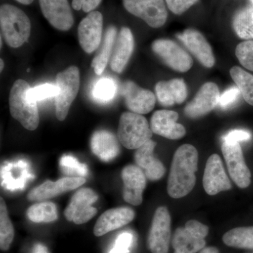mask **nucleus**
<instances>
[{"instance_id": "1", "label": "nucleus", "mask_w": 253, "mask_h": 253, "mask_svg": "<svg viewBox=\"0 0 253 253\" xmlns=\"http://www.w3.org/2000/svg\"><path fill=\"white\" fill-rule=\"evenodd\" d=\"M198 161L199 153L192 145H182L176 150L168 181V193L172 199L184 197L194 189Z\"/></svg>"}, {"instance_id": "2", "label": "nucleus", "mask_w": 253, "mask_h": 253, "mask_svg": "<svg viewBox=\"0 0 253 253\" xmlns=\"http://www.w3.org/2000/svg\"><path fill=\"white\" fill-rule=\"evenodd\" d=\"M29 84L23 80L14 83L9 94V109L12 117L28 130H35L40 123L36 101L30 99Z\"/></svg>"}, {"instance_id": "3", "label": "nucleus", "mask_w": 253, "mask_h": 253, "mask_svg": "<svg viewBox=\"0 0 253 253\" xmlns=\"http://www.w3.org/2000/svg\"><path fill=\"white\" fill-rule=\"evenodd\" d=\"M0 25L1 36L11 47L22 46L31 35V23L29 18L22 10L13 5H1Z\"/></svg>"}, {"instance_id": "4", "label": "nucleus", "mask_w": 253, "mask_h": 253, "mask_svg": "<svg viewBox=\"0 0 253 253\" xmlns=\"http://www.w3.org/2000/svg\"><path fill=\"white\" fill-rule=\"evenodd\" d=\"M153 133L147 120L140 114L126 112L120 118L118 138L126 149H139L151 139Z\"/></svg>"}, {"instance_id": "5", "label": "nucleus", "mask_w": 253, "mask_h": 253, "mask_svg": "<svg viewBox=\"0 0 253 253\" xmlns=\"http://www.w3.org/2000/svg\"><path fill=\"white\" fill-rule=\"evenodd\" d=\"M80 83V71L76 66H70L56 76V84L59 93L55 96V104L59 121H64L67 117L70 107L79 91Z\"/></svg>"}, {"instance_id": "6", "label": "nucleus", "mask_w": 253, "mask_h": 253, "mask_svg": "<svg viewBox=\"0 0 253 253\" xmlns=\"http://www.w3.org/2000/svg\"><path fill=\"white\" fill-rule=\"evenodd\" d=\"M209 229L207 226L196 220H189L184 227L176 229L173 236L172 245L174 253H196L204 249L205 238Z\"/></svg>"}, {"instance_id": "7", "label": "nucleus", "mask_w": 253, "mask_h": 253, "mask_svg": "<svg viewBox=\"0 0 253 253\" xmlns=\"http://www.w3.org/2000/svg\"><path fill=\"white\" fill-rule=\"evenodd\" d=\"M128 12L140 18L151 28L162 27L168 18L164 0H123Z\"/></svg>"}, {"instance_id": "8", "label": "nucleus", "mask_w": 253, "mask_h": 253, "mask_svg": "<svg viewBox=\"0 0 253 253\" xmlns=\"http://www.w3.org/2000/svg\"><path fill=\"white\" fill-rule=\"evenodd\" d=\"M171 217L168 208L155 212L148 236V247L152 253H168L171 237Z\"/></svg>"}, {"instance_id": "9", "label": "nucleus", "mask_w": 253, "mask_h": 253, "mask_svg": "<svg viewBox=\"0 0 253 253\" xmlns=\"http://www.w3.org/2000/svg\"><path fill=\"white\" fill-rule=\"evenodd\" d=\"M97 199V194L89 188L78 190L65 210V217L67 220L73 221L76 224L87 222L97 213L96 208L91 206Z\"/></svg>"}, {"instance_id": "10", "label": "nucleus", "mask_w": 253, "mask_h": 253, "mask_svg": "<svg viewBox=\"0 0 253 253\" xmlns=\"http://www.w3.org/2000/svg\"><path fill=\"white\" fill-rule=\"evenodd\" d=\"M221 151L232 180L241 189L247 188L251 184V173L239 143L223 141Z\"/></svg>"}, {"instance_id": "11", "label": "nucleus", "mask_w": 253, "mask_h": 253, "mask_svg": "<svg viewBox=\"0 0 253 253\" xmlns=\"http://www.w3.org/2000/svg\"><path fill=\"white\" fill-rule=\"evenodd\" d=\"M152 49L163 62L174 71L185 73L192 67V58L174 42L158 40L153 42Z\"/></svg>"}, {"instance_id": "12", "label": "nucleus", "mask_w": 253, "mask_h": 253, "mask_svg": "<svg viewBox=\"0 0 253 253\" xmlns=\"http://www.w3.org/2000/svg\"><path fill=\"white\" fill-rule=\"evenodd\" d=\"M103 32V16L99 11H91L78 26L80 44L85 52L91 54L97 49Z\"/></svg>"}, {"instance_id": "13", "label": "nucleus", "mask_w": 253, "mask_h": 253, "mask_svg": "<svg viewBox=\"0 0 253 253\" xmlns=\"http://www.w3.org/2000/svg\"><path fill=\"white\" fill-rule=\"evenodd\" d=\"M31 166L26 160L4 163L1 168V184L10 191L23 190L30 179H33Z\"/></svg>"}, {"instance_id": "14", "label": "nucleus", "mask_w": 253, "mask_h": 253, "mask_svg": "<svg viewBox=\"0 0 253 253\" xmlns=\"http://www.w3.org/2000/svg\"><path fill=\"white\" fill-rule=\"evenodd\" d=\"M42 13L48 22L61 31L72 28L74 18L68 0H39Z\"/></svg>"}, {"instance_id": "15", "label": "nucleus", "mask_w": 253, "mask_h": 253, "mask_svg": "<svg viewBox=\"0 0 253 253\" xmlns=\"http://www.w3.org/2000/svg\"><path fill=\"white\" fill-rule=\"evenodd\" d=\"M121 176L123 181V199L128 204L139 206L143 201V192L146 184V176L137 166L129 165L123 168Z\"/></svg>"}, {"instance_id": "16", "label": "nucleus", "mask_w": 253, "mask_h": 253, "mask_svg": "<svg viewBox=\"0 0 253 253\" xmlns=\"http://www.w3.org/2000/svg\"><path fill=\"white\" fill-rule=\"evenodd\" d=\"M219 88L214 83H207L201 86L194 99L184 109L186 116L196 118L204 116L217 107L219 102Z\"/></svg>"}, {"instance_id": "17", "label": "nucleus", "mask_w": 253, "mask_h": 253, "mask_svg": "<svg viewBox=\"0 0 253 253\" xmlns=\"http://www.w3.org/2000/svg\"><path fill=\"white\" fill-rule=\"evenodd\" d=\"M122 94L127 109L137 114L151 112L156 104L154 93L143 89L132 81H126L123 84Z\"/></svg>"}, {"instance_id": "18", "label": "nucleus", "mask_w": 253, "mask_h": 253, "mask_svg": "<svg viewBox=\"0 0 253 253\" xmlns=\"http://www.w3.org/2000/svg\"><path fill=\"white\" fill-rule=\"evenodd\" d=\"M203 182L205 191L210 196H214L221 191L231 189V181L217 154H212L208 158Z\"/></svg>"}, {"instance_id": "19", "label": "nucleus", "mask_w": 253, "mask_h": 253, "mask_svg": "<svg viewBox=\"0 0 253 253\" xmlns=\"http://www.w3.org/2000/svg\"><path fill=\"white\" fill-rule=\"evenodd\" d=\"M179 115L175 111L161 110L151 117V130L155 134L171 140L179 139L186 134L185 127L176 123Z\"/></svg>"}, {"instance_id": "20", "label": "nucleus", "mask_w": 253, "mask_h": 253, "mask_svg": "<svg viewBox=\"0 0 253 253\" xmlns=\"http://www.w3.org/2000/svg\"><path fill=\"white\" fill-rule=\"evenodd\" d=\"M184 46L206 68H212L215 63L212 48L204 36L196 30L189 28L176 36Z\"/></svg>"}, {"instance_id": "21", "label": "nucleus", "mask_w": 253, "mask_h": 253, "mask_svg": "<svg viewBox=\"0 0 253 253\" xmlns=\"http://www.w3.org/2000/svg\"><path fill=\"white\" fill-rule=\"evenodd\" d=\"M86 182L84 177H63L56 181H46L41 186L32 189L27 198L31 201H41L77 189Z\"/></svg>"}, {"instance_id": "22", "label": "nucleus", "mask_w": 253, "mask_h": 253, "mask_svg": "<svg viewBox=\"0 0 253 253\" xmlns=\"http://www.w3.org/2000/svg\"><path fill=\"white\" fill-rule=\"evenodd\" d=\"M156 145L154 141L150 139L136 149L134 154L136 166L142 169L146 178L151 181L159 180L166 173V168L162 162L154 156Z\"/></svg>"}, {"instance_id": "23", "label": "nucleus", "mask_w": 253, "mask_h": 253, "mask_svg": "<svg viewBox=\"0 0 253 253\" xmlns=\"http://www.w3.org/2000/svg\"><path fill=\"white\" fill-rule=\"evenodd\" d=\"M134 211L128 207L113 208L103 213L95 224L94 234L96 236H104L110 231L116 230L129 224L134 218Z\"/></svg>"}, {"instance_id": "24", "label": "nucleus", "mask_w": 253, "mask_h": 253, "mask_svg": "<svg viewBox=\"0 0 253 253\" xmlns=\"http://www.w3.org/2000/svg\"><path fill=\"white\" fill-rule=\"evenodd\" d=\"M134 41L130 29L124 27L120 31L111 57V69L121 73L126 68L134 51Z\"/></svg>"}, {"instance_id": "25", "label": "nucleus", "mask_w": 253, "mask_h": 253, "mask_svg": "<svg viewBox=\"0 0 253 253\" xmlns=\"http://www.w3.org/2000/svg\"><path fill=\"white\" fill-rule=\"evenodd\" d=\"M119 139L108 130L95 131L91 136V149L93 154L104 162H110L120 154Z\"/></svg>"}, {"instance_id": "26", "label": "nucleus", "mask_w": 253, "mask_h": 253, "mask_svg": "<svg viewBox=\"0 0 253 253\" xmlns=\"http://www.w3.org/2000/svg\"><path fill=\"white\" fill-rule=\"evenodd\" d=\"M155 90L158 101L163 106L181 104L187 97L185 83L184 80L178 78L159 82L156 84Z\"/></svg>"}, {"instance_id": "27", "label": "nucleus", "mask_w": 253, "mask_h": 253, "mask_svg": "<svg viewBox=\"0 0 253 253\" xmlns=\"http://www.w3.org/2000/svg\"><path fill=\"white\" fill-rule=\"evenodd\" d=\"M116 36L117 29L114 26L108 28L99 54L95 56L91 62V67L94 68V72L98 76L102 74L109 63L116 42Z\"/></svg>"}, {"instance_id": "28", "label": "nucleus", "mask_w": 253, "mask_h": 253, "mask_svg": "<svg viewBox=\"0 0 253 253\" xmlns=\"http://www.w3.org/2000/svg\"><path fill=\"white\" fill-rule=\"evenodd\" d=\"M222 240L230 247L253 250V226L234 228L225 233Z\"/></svg>"}, {"instance_id": "29", "label": "nucleus", "mask_w": 253, "mask_h": 253, "mask_svg": "<svg viewBox=\"0 0 253 253\" xmlns=\"http://www.w3.org/2000/svg\"><path fill=\"white\" fill-rule=\"evenodd\" d=\"M230 75L245 101L253 106V76L242 68L234 66Z\"/></svg>"}, {"instance_id": "30", "label": "nucleus", "mask_w": 253, "mask_h": 253, "mask_svg": "<svg viewBox=\"0 0 253 253\" xmlns=\"http://www.w3.org/2000/svg\"><path fill=\"white\" fill-rule=\"evenodd\" d=\"M26 214L30 220L36 223L51 222L58 218L57 208L51 202L33 205L28 208Z\"/></svg>"}, {"instance_id": "31", "label": "nucleus", "mask_w": 253, "mask_h": 253, "mask_svg": "<svg viewBox=\"0 0 253 253\" xmlns=\"http://www.w3.org/2000/svg\"><path fill=\"white\" fill-rule=\"evenodd\" d=\"M233 26L236 34L241 39L246 41L253 39V18L249 6L242 8L236 13Z\"/></svg>"}, {"instance_id": "32", "label": "nucleus", "mask_w": 253, "mask_h": 253, "mask_svg": "<svg viewBox=\"0 0 253 253\" xmlns=\"http://www.w3.org/2000/svg\"><path fill=\"white\" fill-rule=\"evenodd\" d=\"M117 90V83L115 80L111 78H102L93 86L91 95L95 101L106 104L114 99Z\"/></svg>"}, {"instance_id": "33", "label": "nucleus", "mask_w": 253, "mask_h": 253, "mask_svg": "<svg viewBox=\"0 0 253 253\" xmlns=\"http://www.w3.org/2000/svg\"><path fill=\"white\" fill-rule=\"evenodd\" d=\"M0 201V249L6 251L9 250L14 240V229L2 198Z\"/></svg>"}, {"instance_id": "34", "label": "nucleus", "mask_w": 253, "mask_h": 253, "mask_svg": "<svg viewBox=\"0 0 253 253\" xmlns=\"http://www.w3.org/2000/svg\"><path fill=\"white\" fill-rule=\"evenodd\" d=\"M59 166L61 172L71 177H84L88 174L86 165L80 163L77 158L72 156H62L60 159Z\"/></svg>"}, {"instance_id": "35", "label": "nucleus", "mask_w": 253, "mask_h": 253, "mask_svg": "<svg viewBox=\"0 0 253 253\" xmlns=\"http://www.w3.org/2000/svg\"><path fill=\"white\" fill-rule=\"evenodd\" d=\"M235 53L240 63L246 69L253 71V41L240 43L236 46Z\"/></svg>"}, {"instance_id": "36", "label": "nucleus", "mask_w": 253, "mask_h": 253, "mask_svg": "<svg viewBox=\"0 0 253 253\" xmlns=\"http://www.w3.org/2000/svg\"><path fill=\"white\" fill-rule=\"evenodd\" d=\"M58 93H59V89L56 84L46 83V84L31 88L28 91V96L30 99L38 102L48 98L56 96Z\"/></svg>"}, {"instance_id": "37", "label": "nucleus", "mask_w": 253, "mask_h": 253, "mask_svg": "<svg viewBox=\"0 0 253 253\" xmlns=\"http://www.w3.org/2000/svg\"><path fill=\"white\" fill-rule=\"evenodd\" d=\"M133 236L131 233L123 232L115 241L114 246L109 253H127L132 244Z\"/></svg>"}, {"instance_id": "38", "label": "nucleus", "mask_w": 253, "mask_h": 253, "mask_svg": "<svg viewBox=\"0 0 253 253\" xmlns=\"http://www.w3.org/2000/svg\"><path fill=\"white\" fill-rule=\"evenodd\" d=\"M240 94L241 92L237 86L229 88L220 95L217 106L221 109H227L230 107L237 101Z\"/></svg>"}, {"instance_id": "39", "label": "nucleus", "mask_w": 253, "mask_h": 253, "mask_svg": "<svg viewBox=\"0 0 253 253\" xmlns=\"http://www.w3.org/2000/svg\"><path fill=\"white\" fill-rule=\"evenodd\" d=\"M198 1L199 0H166L168 7L176 15L182 14Z\"/></svg>"}, {"instance_id": "40", "label": "nucleus", "mask_w": 253, "mask_h": 253, "mask_svg": "<svg viewBox=\"0 0 253 253\" xmlns=\"http://www.w3.org/2000/svg\"><path fill=\"white\" fill-rule=\"evenodd\" d=\"M251 134L249 131L242 129H235L228 132L223 136V141L230 143H239L241 141H249L251 139Z\"/></svg>"}, {"instance_id": "41", "label": "nucleus", "mask_w": 253, "mask_h": 253, "mask_svg": "<svg viewBox=\"0 0 253 253\" xmlns=\"http://www.w3.org/2000/svg\"><path fill=\"white\" fill-rule=\"evenodd\" d=\"M102 0H73V9L79 11L81 9L86 13H90L96 9Z\"/></svg>"}, {"instance_id": "42", "label": "nucleus", "mask_w": 253, "mask_h": 253, "mask_svg": "<svg viewBox=\"0 0 253 253\" xmlns=\"http://www.w3.org/2000/svg\"><path fill=\"white\" fill-rule=\"evenodd\" d=\"M33 253H49L45 246L42 244H37L35 246Z\"/></svg>"}, {"instance_id": "43", "label": "nucleus", "mask_w": 253, "mask_h": 253, "mask_svg": "<svg viewBox=\"0 0 253 253\" xmlns=\"http://www.w3.org/2000/svg\"><path fill=\"white\" fill-rule=\"evenodd\" d=\"M199 253H219V251L215 247H207L201 250Z\"/></svg>"}, {"instance_id": "44", "label": "nucleus", "mask_w": 253, "mask_h": 253, "mask_svg": "<svg viewBox=\"0 0 253 253\" xmlns=\"http://www.w3.org/2000/svg\"><path fill=\"white\" fill-rule=\"evenodd\" d=\"M18 2L21 3V4L28 5L31 4V3H33V1L34 0H16Z\"/></svg>"}, {"instance_id": "45", "label": "nucleus", "mask_w": 253, "mask_h": 253, "mask_svg": "<svg viewBox=\"0 0 253 253\" xmlns=\"http://www.w3.org/2000/svg\"><path fill=\"white\" fill-rule=\"evenodd\" d=\"M250 11H251V16L253 18V0H250V4L249 5Z\"/></svg>"}, {"instance_id": "46", "label": "nucleus", "mask_w": 253, "mask_h": 253, "mask_svg": "<svg viewBox=\"0 0 253 253\" xmlns=\"http://www.w3.org/2000/svg\"><path fill=\"white\" fill-rule=\"evenodd\" d=\"M1 71H2L3 68H4V62H3V60L1 59Z\"/></svg>"}]
</instances>
